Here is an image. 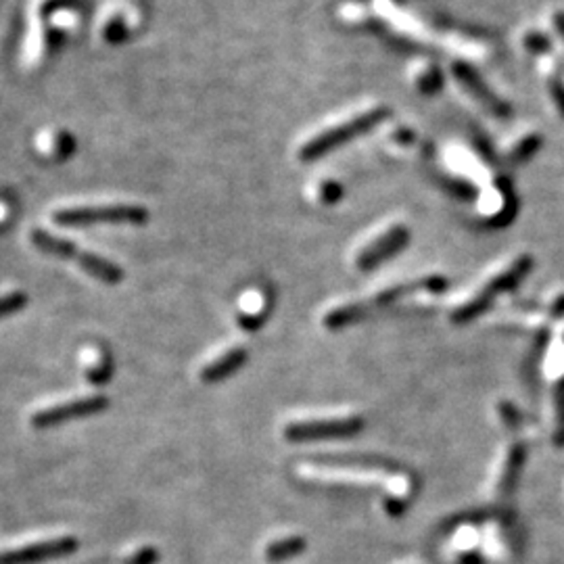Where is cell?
<instances>
[{"label": "cell", "instance_id": "6da1fadb", "mask_svg": "<svg viewBox=\"0 0 564 564\" xmlns=\"http://www.w3.org/2000/svg\"><path fill=\"white\" fill-rule=\"evenodd\" d=\"M447 289V280L444 276L431 274L425 276V278H414L406 282H397L394 286H387V289L378 291L377 295L360 299V302L339 305V308H333L324 316V328L328 330H341L352 327V324H358L364 320L366 316L374 314V311H381L385 308H389L391 303H395L397 299L416 295V293H441Z\"/></svg>", "mask_w": 564, "mask_h": 564}, {"label": "cell", "instance_id": "7a4b0ae2", "mask_svg": "<svg viewBox=\"0 0 564 564\" xmlns=\"http://www.w3.org/2000/svg\"><path fill=\"white\" fill-rule=\"evenodd\" d=\"M29 241L38 251L53 257H61V260H70L84 270L86 274L92 276V278L105 282V285H118V282L124 280V270L120 266H115L113 261L103 260V257L90 253V251H84L76 247V245L63 241V238L48 235L45 230H32L29 232Z\"/></svg>", "mask_w": 564, "mask_h": 564}, {"label": "cell", "instance_id": "3957f363", "mask_svg": "<svg viewBox=\"0 0 564 564\" xmlns=\"http://www.w3.org/2000/svg\"><path fill=\"white\" fill-rule=\"evenodd\" d=\"M391 115L389 107H374L368 109V112H361L353 118H349L339 126L327 128L316 137H311L308 143H305L302 149H299V159L302 162H314V159L327 155L328 151L339 149L349 140H353L360 134L370 132L372 128H377L381 121H385Z\"/></svg>", "mask_w": 564, "mask_h": 564}, {"label": "cell", "instance_id": "277c9868", "mask_svg": "<svg viewBox=\"0 0 564 564\" xmlns=\"http://www.w3.org/2000/svg\"><path fill=\"white\" fill-rule=\"evenodd\" d=\"M529 270H531L529 257H517L510 266H506L504 270H500L498 274L492 276V278H489L473 297L466 299L464 303H460L458 308L452 311L450 318L456 324H466L473 320V318L481 316L483 311L494 303L495 297H500L502 293L514 289V286L525 278Z\"/></svg>", "mask_w": 564, "mask_h": 564}, {"label": "cell", "instance_id": "5b68a950", "mask_svg": "<svg viewBox=\"0 0 564 564\" xmlns=\"http://www.w3.org/2000/svg\"><path fill=\"white\" fill-rule=\"evenodd\" d=\"M149 220V212L143 205L118 203L101 207H67L53 213V222L59 226H95V224H130L143 226Z\"/></svg>", "mask_w": 564, "mask_h": 564}, {"label": "cell", "instance_id": "8992f818", "mask_svg": "<svg viewBox=\"0 0 564 564\" xmlns=\"http://www.w3.org/2000/svg\"><path fill=\"white\" fill-rule=\"evenodd\" d=\"M364 427L366 422L360 414L330 416V419L293 420L285 427L282 435L291 444H314V441L353 437V435L364 431Z\"/></svg>", "mask_w": 564, "mask_h": 564}, {"label": "cell", "instance_id": "52a82bcc", "mask_svg": "<svg viewBox=\"0 0 564 564\" xmlns=\"http://www.w3.org/2000/svg\"><path fill=\"white\" fill-rule=\"evenodd\" d=\"M109 406V397L103 394L76 397V400L54 403V406L42 408L32 414V427L34 428H51L65 425V422L86 419V416H95L99 412H105Z\"/></svg>", "mask_w": 564, "mask_h": 564}, {"label": "cell", "instance_id": "ba28073f", "mask_svg": "<svg viewBox=\"0 0 564 564\" xmlns=\"http://www.w3.org/2000/svg\"><path fill=\"white\" fill-rule=\"evenodd\" d=\"M79 548L78 537L63 535L46 539V542H36L28 545H20L15 550H7L3 554V564H40L48 560H59L73 554Z\"/></svg>", "mask_w": 564, "mask_h": 564}, {"label": "cell", "instance_id": "9c48e42d", "mask_svg": "<svg viewBox=\"0 0 564 564\" xmlns=\"http://www.w3.org/2000/svg\"><path fill=\"white\" fill-rule=\"evenodd\" d=\"M410 241V232L406 226L395 224L389 230H385L383 235H378L372 243H368L366 247L360 249L358 257H355V266L360 270H372L381 266L383 261H387L395 253L406 247Z\"/></svg>", "mask_w": 564, "mask_h": 564}, {"label": "cell", "instance_id": "30bf717a", "mask_svg": "<svg viewBox=\"0 0 564 564\" xmlns=\"http://www.w3.org/2000/svg\"><path fill=\"white\" fill-rule=\"evenodd\" d=\"M247 361V349L245 347H230L228 352H224L220 358L212 360L210 364H205L201 368L199 377L203 383H220L226 381V378L236 374Z\"/></svg>", "mask_w": 564, "mask_h": 564}, {"label": "cell", "instance_id": "8fae6325", "mask_svg": "<svg viewBox=\"0 0 564 564\" xmlns=\"http://www.w3.org/2000/svg\"><path fill=\"white\" fill-rule=\"evenodd\" d=\"M316 464H328V466H366V469H377L385 470L387 475H402V466L394 462V460L381 458V456H345V453H339V456H333V453H322V456L311 458Z\"/></svg>", "mask_w": 564, "mask_h": 564}, {"label": "cell", "instance_id": "7c38bea8", "mask_svg": "<svg viewBox=\"0 0 564 564\" xmlns=\"http://www.w3.org/2000/svg\"><path fill=\"white\" fill-rule=\"evenodd\" d=\"M525 458H527V450L523 444L512 445L510 450H508L506 460L500 470L498 485H495V492H498L500 498H508V495L514 492V487H517V481L520 477V469H523V464H525Z\"/></svg>", "mask_w": 564, "mask_h": 564}, {"label": "cell", "instance_id": "4fadbf2b", "mask_svg": "<svg viewBox=\"0 0 564 564\" xmlns=\"http://www.w3.org/2000/svg\"><path fill=\"white\" fill-rule=\"evenodd\" d=\"M305 548H308V542L302 535H291V537H282L276 539V542L268 543L266 550H263V556H266L268 562L280 564L285 560H291L299 554H303Z\"/></svg>", "mask_w": 564, "mask_h": 564}, {"label": "cell", "instance_id": "5bb4252c", "mask_svg": "<svg viewBox=\"0 0 564 564\" xmlns=\"http://www.w3.org/2000/svg\"><path fill=\"white\" fill-rule=\"evenodd\" d=\"M554 444L564 445V385H558L556 395H554Z\"/></svg>", "mask_w": 564, "mask_h": 564}, {"label": "cell", "instance_id": "9a60e30c", "mask_svg": "<svg viewBox=\"0 0 564 564\" xmlns=\"http://www.w3.org/2000/svg\"><path fill=\"white\" fill-rule=\"evenodd\" d=\"M28 303V295L21 291H11L7 293V295L3 297V302H0V311H3V318H9L17 314V311H21L23 308H26Z\"/></svg>", "mask_w": 564, "mask_h": 564}, {"label": "cell", "instance_id": "2e32d148", "mask_svg": "<svg viewBox=\"0 0 564 564\" xmlns=\"http://www.w3.org/2000/svg\"><path fill=\"white\" fill-rule=\"evenodd\" d=\"M159 562V550L155 545H143L137 552H132L130 556L124 558L121 564H157Z\"/></svg>", "mask_w": 564, "mask_h": 564}, {"label": "cell", "instance_id": "e0dca14e", "mask_svg": "<svg viewBox=\"0 0 564 564\" xmlns=\"http://www.w3.org/2000/svg\"><path fill=\"white\" fill-rule=\"evenodd\" d=\"M500 414H502V419H504L510 427H517V425H518L517 420L520 419V416H518L517 410H514V408L510 406V403H500Z\"/></svg>", "mask_w": 564, "mask_h": 564}]
</instances>
